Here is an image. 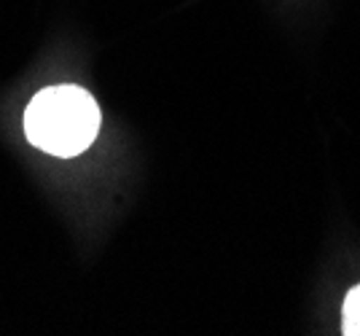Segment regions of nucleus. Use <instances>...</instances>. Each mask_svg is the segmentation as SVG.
<instances>
[{
    "label": "nucleus",
    "instance_id": "f257e3e1",
    "mask_svg": "<svg viewBox=\"0 0 360 336\" xmlns=\"http://www.w3.org/2000/svg\"><path fill=\"white\" fill-rule=\"evenodd\" d=\"M100 129V108L81 86H51L35 94L25 116V132L35 148L51 156L86 151Z\"/></svg>",
    "mask_w": 360,
    "mask_h": 336
},
{
    "label": "nucleus",
    "instance_id": "f03ea898",
    "mask_svg": "<svg viewBox=\"0 0 360 336\" xmlns=\"http://www.w3.org/2000/svg\"><path fill=\"white\" fill-rule=\"evenodd\" d=\"M342 334L360 336V285L349 288L342 306Z\"/></svg>",
    "mask_w": 360,
    "mask_h": 336
}]
</instances>
